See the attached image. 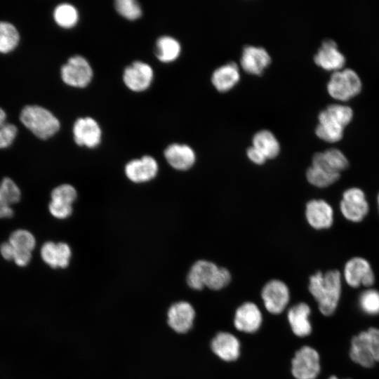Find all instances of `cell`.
I'll use <instances>...</instances> for the list:
<instances>
[{"instance_id": "cell-1", "label": "cell", "mask_w": 379, "mask_h": 379, "mask_svg": "<svg viewBox=\"0 0 379 379\" xmlns=\"http://www.w3.org/2000/svg\"><path fill=\"white\" fill-rule=\"evenodd\" d=\"M308 289L317 302L321 313L330 316L335 311L341 295L342 275L337 270L320 271L309 279Z\"/></svg>"}, {"instance_id": "cell-2", "label": "cell", "mask_w": 379, "mask_h": 379, "mask_svg": "<svg viewBox=\"0 0 379 379\" xmlns=\"http://www.w3.org/2000/svg\"><path fill=\"white\" fill-rule=\"evenodd\" d=\"M353 111L348 105L331 104L318 115L315 134L327 142H336L343 136L344 128L351 121Z\"/></svg>"}, {"instance_id": "cell-3", "label": "cell", "mask_w": 379, "mask_h": 379, "mask_svg": "<svg viewBox=\"0 0 379 379\" xmlns=\"http://www.w3.org/2000/svg\"><path fill=\"white\" fill-rule=\"evenodd\" d=\"M230 281L231 274L227 269L205 260L196 261L187 277V284L195 290H201L205 286L211 290H220Z\"/></svg>"}, {"instance_id": "cell-4", "label": "cell", "mask_w": 379, "mask_h": 379, "mask_svg": "<svg viewBox=\"0 0 379 379\" xmlns=\"http://www.w3.org/2000/svg\"><path fill=\"white\" fill-rule=\"evenodd\" d=\"M21 122L36 137L47 139L60 128L58 119L48 109L38 105L25 107L20 115Z\"/></svg>"}, {"instance_id": "cell-5", "label": "cell", "mask_w": 379, "mask_h": 379, "mask_svg": "<svg viewBox=\"0 0 379 379\" xmlns=\"http://www.w3.org/2000/svg\"><path fill=\"white\" fill-rule=\"evenodd\" d=\"M362 84L358 74L350 68L335 71L327 84L329 95L338 100L346 101L357 95Z\"/></svg>"}, {"instance_id": "cell-6", "label": "cell", "mask_w": 379, "mask_h": 379, "mask_svg": "<svg viewBox=\"0 0 379 379\" xmlns=\"http://www.w3.org/2000/svg\"><path fill=\"white\" fill-rule=\"evenodd\" d=\"M340 211L347 220L361 222L369 212V204L364 192L357 187L345 190L340 201Z\"/></svg>"}, {"instance_id": "cell-7", "label": "cell", "mask_w": 379, "mask_h": 379, "mask_svg": "<svg viewBox=\"0 0 379 379\" xmlns=\"http://www.w3.org/2000/svg\"><path fill=\"white\" fill-rule=\"evenodd\" d=\"M320 358L314 348L303 346L295 354L291 372L296 379H316L320 372Z\"/></svg>"}, {"instance_id": "cell-8", "label": "cell", "mask_w": 379, "mask_h": 379, "mask_svg": "<svg viewBox=\"0 0 379 379\" xmlns=\"http://www.w3.org/2000/svg\"><path fill=\"white\" fill-rule=\"evenodd\" d=\"M343 275L347 285L352 288L370 287L375 282V274L370 262L359 256L351 258L345 262Z\"/></svg>"}, {"instance_id": "cell-9", "label": "cell", "mask_w": 379, "mask_h": 379, "mask_svg": "<svg viewBox=\"0 0 379 379\" xmlns=\"http://www.w3.org/2000/svg\"><path fill=\"white\" fill-rule=\"evenodd\" d=\"M93 77V70L88 62L82 56L70 58L61 68L62 81L71 86H86Z\"/></svg>"}, {"instance_id": "cell-10", "label": "cell", "mask_w": 379, "mask_h": 379, "mask_svg": "<svg viewBox=\"0 0 379 379\" xmlns=\"http://www.w3.org/2000/svg\"><path fill=\"white\" fill-rule=\"evenodd\" d=\"M261 295L267 310L275 314L285 309L290 299L288 286L278 279L269 281L262 288Z\"/></svg>"}, {"instance_id": "cell-11", "label": "cell", "mask_w": 379, "mask_h": 379, "mask_svg": "<svg viewBox=\"0 0 379 379\" xmlns=\"http://www.w3.org/2000/svg\"><path fill=\"white\" fill-rule=\"evenodd\" d=\"M305 218L308 224L317 230L330 228L334 221L332 206L324 199H312L305 207Z\"/></svg>"}, {"instance_id": "cell-12", "label": "cell", "mask_w": 379, "mask_h": 379, "mask_svg": "<svg viewBox=\"0 0 379 379\" xmlns=\"http://www.w3.org/2000/svg\"><path fill=\"white\" fill-rule=\"evenodd\" d=\"M8 242L13 250V260L15 263L19 267L27 265L36 245L34 235L28 230H17L11 234Z\"/></svg>"}, {"instance_id": "cell-13", "label": "cell", "mask_w": 379, "mask_h": 379, "mask_svg": "<svg viewBox=\"0 0 379 379\" xmlns=\"http://www.w3.org/2000/svg\"><path fill=\"white\" fill-rule=\"evenodd\" d=\"M270 62V55L265 48L253 45L244 46L240 65L247 73L260 75Z\"/></svg>"}, {"instance_id": "cell-14", "label": "cell", "mask_w": 379, "mask_h": 379, "mask_svg": "<svg viewBox=\"0 0 379 379\" xmlns=\"http://www.w3.org/2000/svg\"><path fill=\"white\" fill-rule=\"evenodd\" d=\"M314 62L326 70L337 71L343 69L345 63L344 55L338 50L335 41L331 39L322 41L314 55Z\"/></svg>"}, {"instance_id": "cell-15", "label": "cell", "mask_w": 379, "mask_h": 379, "mask_svg": "<svg viewBox=\"0 0 379 379\" xmlns=\"http://www.w3.org/2000/svg\"><path fill=\"white\" fill-rule=\"evenodd\" d=\"M153 79V70L147 63L135 61L124 69L123 79L126 86L134 91L147 89Z\"/></svg>"}, {"instance_id": "cell-16", "label": "cell", "mask_w": 379, "mask_h": 379, "mask_svg": "<svg viewBox=\"0 0 379 379\" xmlns=\"http://www.w3.org/2000/svg\"><path fill=\"white\" fill-rule=\"evenodd\" d=\"M73 135L77 145L90 148L98 146L101 140L100 128L91 117L78 119L74 124Z\"/></svg>"}, {"instance_id": "cell-17", "label": "cell", "mask_w": 379, "mask_h": 379, "mask_svg": "<svg viewBox=\"0 0 379 379\" xmlns=\"http://www.w3.org/2000/svg\"><path fill=\"white\" fill-rule=\"evenodd\" d=\"M194 317V310L189 302H178L168 309V324L175 331L186 333L192 328Z\"/></svg>"}, {"instance_id": "cell-18", "label": "cell", "mask_w": 379, "mask_h": 379, "mask_svg": "<svg viewBox=\"0 0 379 379\" xmlns=\"http://www.w3.org/2000/svg\"><path fill=\"white\" fill-rule=\"evenodd\" d=\"M158 164L150 156L128 162L125 167L127 178L132 182L140 183L153 179L157 174Z\"/></svg>"}, {"instance_id": "cell-19", "label": "cell", "mask_w": 379, "mask_h": 379, "mask_svg": "<svg viewBox=\"0 0 379 379\" xmlns=\"http://www.w3.org/2000/svg\"><path fill=\"white\" fill-rule=\"evenodd\" d=\"M262 323V314L253 302H245L237 310L234 324L236 328L245 333L255 332Z\"/></svg>"}, {"instance_id": "cell-20", "label": "cell", "mask_w": 379, "mask_h": 379, "mask_svg": "<svg viewBox=\"0 0 379 379\" xmlns=\"http://www.w3.org/2000/svg\"><path fill=\"white\" fill-rule=\"evenodd\" d=\"M312 165L330 172L340 173L348 168L349 161L340 149L330 148L316 152L312 157Z\"/></svg>"}, {"instance_id": "cell-21", "label": "cell", "mask_w": 379, "mask_h": 379, "mask_svg": "<svg viewBox=\"0 0 379 379\" xmlns=\"http://www.w3.org/2000/svg\"><path fill=\"white\" fill-rule=\"evenodd\" d=\"M164 156L168 163L178 171L190 169L196 161L194 149L185 144L173 143L168 145L164 151Z\"/></svg>"}, {"instance_id": "cell-22", "label": "cell", "mask_w": 379, "mask_h": 379, "mask_svg": "<svg viewBox=\"0 0 379 379\" xmlns=\"http://www.w3.org/2000/svg\"><path fill=\"white\" fill-rule=\"evenodd\" d=\"M40 254L44 262L52 268H65L69 265L72 252L66 243L47 241L41 246Z\"/></svg>"}, {"instance_id": "cell-23", "label": "cell", "mask_w": 379, "mask_h": 379, "mask_svg": "<svg viewBox=\"0 0 379 379\" xmlns=\"http://www.w3.org/2000/svg\"><path fill=\"white\" fill-rule=\"evenodd\" d=\"M211 349L221 359L232 361L239 356L240 343L234 335L227 332H220L212 340Z\"/></svg>"}, {"instance_id": "cell-24", "label": "cell", "mask_w": 379, "mask_h": 379, "mask_svg": "<svg viewBox=\"0 0 379 379\" xmlns=\"http://www.w3.org/2000/svg\"><path fill=\"white\" fill-rule=\"evenodd\" d=\"M211 82L213 86L220 92H225L232 88L240 79L238 65L230 61L214 69L212 73Z\"/></svg>"}, {"instance_id": "cell-25", "label": "cell", "mask_w": 379, "mask_h": 379, "mask_svg": "<svg viewBox=\"0 0 379 379\" xmlns=\"http://www.w3.org/2000/svg\"><path fill=\"white\" fill-rule=\"evenodd\" d=\"M310 307L305 302H299L291 307L288 312V319L292 331L298 337L310 334L312 326L309 320Z\"/></svg>"}, {"instance_id": "cell-26", "label": "cell", "mask_w": 379, "mask_h": 379, "mask_svg": "<svg viewBox=\"0 0 379 379\" xmlns=\"http://www.w3.org/2000/svg\"><path fill=\"white\" fill-rule=\"evenodd\" d=\"M252 145L268 159H274L280 152V144L274 134L267 129L257 131L253 136Z\"/></svg>"}, {"instance_id": "cell-27", "label": "cell", "mask_w": 379, "mask_h": 379, "mask_svg": "<svg viewBox=\"0 0 379 379\" xmlns=\"http://www.w3.org/2000/svg\"><path fill=\"white\" fill-rule=\"evenodd\" d=\"M180 51V44L171 36H162L156 42L155 53L161 62H168L175 60Z\"/></svg>"}, {"instance_id": "cell-28", "label": "cell", "mask_w": 379, "mask_h": 379, "mask_svg": "<svg viewBox=\"0 0 379 379\" xmlns=\"http://www.w3.org/2000/svg\"><path fill=\"white\" fill-rule=\"evenodd\" d=\"M340 173H333L311 165L306 171V178L309 183L319 188H325L337 182Z\"/></svg>"}, {"instance_id": "cell-29", "label": "cell", "mask_w": 379, "mask_h": 379, "mask_svg": "<svg viewBox=\"0 0 379 379\" xmlns=\"http://www.w3.org/2000/svg\"><path fill=\"white\" fill-rule=\"evenodd\" d=\"M350 357L354 362L365 368L372 367L375 363L359 334L351 340Z\"/></svg>"}, {"instance_id": "cell-30", "label": "cell", "mask_w": 379, "mask_h": 379, "mask_svg": "<svg viewBox=\"0 0 379 379\" xmlns=\"http://www.w3.org/2000/svg\"><path fill=\"white\" fill-rule=\"evenodd\" d=\"M20 35L15 27L8 22H0V53L13 51L18 44Z\"/></svg>"}, {"instance_id": "cell-31", "label": "cell", "mask_w": 379, "mask_h": 379, "mask_svg": "<svg viewBox=\"0 0 379 379\" xmlns=\"http://www.w3.org/2000/svg\"><path fill=\"white\" fill-rule=\"evenodd\" d=\"M54 20L62 27L70 28L78 20V12L76 8L67 3L58 5L53 12Z\"/></svg>"}, {"instance_id": "cell-32", "label": "cell", "mask_w": 379, "mask_h": 379, "mask_svg": "<svg viewBox=\"0 0 379 379\" xmlns=\"http://www.w3.org/2000/svg\"><path fill=\"white\" fill-rule=\"evenodd\" d=\"M359 306L368 315L379 314V291L368 288L361 292L359 296Z\"/></svg>"}, {"instance_id": "cell-33", "label": "cell", "mask_w": 379, "mask_h": 379, "mask_svg": "<svg viewBox=\"0 0 379 379\" xmlns=\"http://www.w3.org/2000/svg\"><path fill=\"white\" fill-rule=\"evenodd\" d=\"M359 335L374 361H379V328L371 327L360 332Z\"/></svg>"}, {"instance_id": "cell-34", "label": "cell", "mask_w": 379, "mask_h": 379, "mask_svg": "<svg viewBox=\"0 0 379 379\" xmlns=\"http://www.w3.org/2000/svg\"><path fill=\"white\" fill-rule=\"evenodd\" d=\"M51 197L52 201L72 205L77 198V191L71 185L64 184L55 187Z\"/></svg>"}, {"instance_id": "cell-35", "label": "cell", "mask_w": 379, "mask_h": 379, "mask_svg": "<svg viewBox=\"0 0 379 379\" xmlns=\"http://www.w3.org/2000/svg\"><path fill=\"white\" fill-rule=\"evenodd\" d=\"M115 8L122 16L129 20H135L142 14L141 8L135 0H117Z\"/></svg>"}, {"instance_id": "cell-36", "label": "cell", "mask_w": 379, "mask_h": 379, "mask_svg": "<svg viewBox=\"0 0 379 379\" xmlns=\"http://www.w3.org/2000/svg\"><path fill=\"white\" fill-rule=\"evenodd\" d=\"M0 192L12 206L18 203L21 197L20 190L16 183L9 178H4L0 182Z\"/></svg>"}, {"instance_id": "cell-37", "label": "cell", "mask_w": 379, "mask_h": 379, "mask_svg": "<svg viewBox=\"0 0 379 379\" xmlns=\"http://www.w3.org/2000/svg\"><path fill=\"white\" fill-rule=\"evenodd\" d=\"M18 133L17 127L10 123H6L0 131V149L10 146L13 142Z\"/></svg>"}, {"instance_id": "cell-38", "label": "cell", "mask_w": 379, "mask_h": 379, "mask_svg": "<svg viewBox=\"0 0 379 379\" xmlns=\"http://www.w3.org/2000/svg\"><path fill=\"white\" fill-rule=\"evenodd\" d=\"M48 209L53 216L59 219L69 217L72 212V205L51 201Z\"/></svg>"}, {"instance_id": "cell-39", "label": "cell", "mask_w": 379, "mask_h": 379, "mask_svg": "<svg viewBox=\"0 0 379 379\" xmlns=\"http://www.w3.org/2000/svg\"><path fill=\"white\" fill-rule=\"evenodd\" d=\"M246 155L253 163L258 165L263 164L267 159L259 149L253 145L248 147Z\"/></svg>"}, {"instance_id": "cell-40", "label": "cell", "mask_w": 379, "mask_h": 379, "mask_svg": "<svg viewBox=\"0 0 379 379\" xmlns=\"http://www.w3.org/2000/svg\"><path fill=\"white\" fill-rule=\"evenodd\" d=\"M13 215L11 205L0 192V218H11Z\"/></svg>"}, {"instance_id": "cell-41", "label": "cell", "mask_w": 379, "mask_h": 379, "mask_svg": "<svg viewBox=\"0 0 379 379\" xmlns=\"http://www.w3.org/2000/svg\"><path fill=\"white\" fill-rule=\"evenodd\" d=\"M0 253L5 260H13V250L8 241L4 242L0 246Z\"/></svg>"}, {"instance_id": "cell-42", "label": "cell", "mask_w": 379, "mask_h": 379, "mask_svg": "<svg viewBox=\"0 0 379 379\" xmlns=\"http://www.w3.org/2000/svg\"><path fill=\"white\" fill-rule=\"evenodd\" d=\"M6 114L5 112L3 110V109L0 107V131L2 130V128L6 124Z\"/></svg>"}, {"instance_id": "cell-43", "label": "cell", "mask_w": 379, "mask_h": 379, "mask_svg": "<svg viewBox=\"0 0 379 379\" xmlns=\"http://www.w3.org/2000/svg\"><path fill=\"white\" fill-rule=\"evenodd\" d=\"M376 200H377V206H378V213H379V192L377 195Z\"/></svg>"}, {"instance_id": "cell-44", "label": "cell", "mask_w": 379, "mask_h": 379, "mask_svg": "<svg viewBox=\"0 0 379 379\" xmlns=\"http://www.w3.org/2000/svg\"><path fill=\"white\" fill-rule=\"evenodd\" d=\"M328 379H338L335 375H331Z\"/></svg>"}]
</instances>
